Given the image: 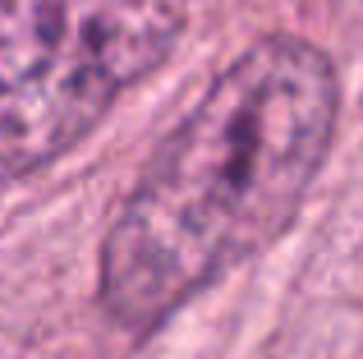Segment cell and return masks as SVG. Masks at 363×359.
<instances>
[{
  "instance_id": "obj_2",
  "label": "cell",
  "mask_w": 363,
  "mask_h": 359,
  "mask_svg": "<svg viewBox=\"0 0 363 359\" xmlns=\"http://www.w3.org/2000/svg\"><path fill=\"white\" fill-rule=\"evenodd\" d=\"M189 0H0V180H23L106 120L179 46Z\"/></svg>"
},
{
  "instance_id": "obj_1",
  "label": "cell",
  "mask_w": 363,
  "mask_h": 359,
  "mask_svg": "<svg viewBox=\"0 0 363 359\" xmlns=\"http://www.w3.org/2000/svg\"><path fill=\"white\" fill-rule=\"evenodd\" d=\"M340 74L303 37L235 55L161 138L101 244V304L129 332L166 323L294 221L327 166Z\"/></svg>"
}]
</instances>
